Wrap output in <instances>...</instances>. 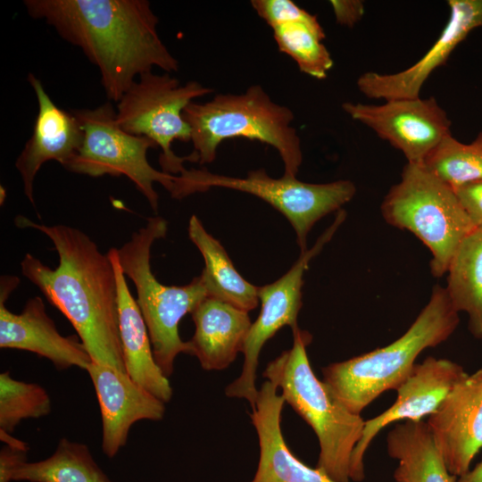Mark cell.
I'll list each match as a JSON object with an SVG mask.
<instances>
[{
    "label": "cell",
    "instance_id": "f1b7e54d",
    "mask_svg": "<svg viewBox=\"0 0 482 482\" xmlns=\"http://www.w3.org/2000/svg\"><path fill=\"white\" fill-rule=\"evenodd\" d=\"M251 4L270 28L301 18L308 12L292 0H253Z\"/></svg>",
    "mask_w": 482,
    "mask_h": 482
},
{
    "label": "cell",
    "instance_id": "5b68a950",
    "mask_svg": "<svg viewBox=\"0 0 482 482\" xmlns=\"http://www.w3.org/2000/svg\"><path fill=\"white\" fill-rule=\"evenodd\" d=\"M191 130L193 153L201 165L212 162L227 139L245 137L274 147L286 177L296 178L303 162L301 140L292 126V111L271 100L259 85L243 94H220L205 103L191 102L183 111Z\"/></svg>",
    "mask_w": 482,
    "mask_h": 482
},
{
    "label": "cell",
    "instance_id": "52a82bcc",
    "mask_svg": "<svg viewBox=\"0 0 482 482\" xmlns=\"http://www.w3.org/2000/svg\"><path fill=\"white\" fill-rule=\"evenodd\" d=\"M380 209L387 224L411 232L428 248L436 278L446 274L458 246L475 229L454 190L421 163H406Z\"/></svg>",
    "mask_w": 482,
    "mask_h": 482
},
{
    "label": "cell",
    "instance_id": "cb8c5ba5",
    "mask_svg": "<svg viewBox=\"0 0 482 482\" xmlns=\"http://www.w3.org/2000/svg\"><path fill=\"white\" fill-rule=\"evenodd\" d=\"M445 287L458 312L468 315V329L482 341V227L461 241L447 270Z\"/></svg>",
    "mask_w": 482,
    "mask_h": 482
},
{
    "label": "cell",
    "instance_id": "4dcf8cb0",
    "mask_svg": "<svg viewBox=\"0 0 482 482\" xmlns=\"http://www.w3.org/2000/svg\"><path fill=\"white\" fill-rule=\"evenodd\" d=\"M336 21L341 26L353 27L364 14V4L360 0H331Z\"/></svg>",
    "mask_w": 482,
    "mask_h": 482
},
{
    "label": "cell",
    "instance_id": "2e32d148",
    "mask_svg": "<svg viewBox=\"0 0 482 482\" xmlns=\"http://www.w3.org/2000/svg\"><path fill=\"white\" fill-rule=\"evenodd\" d=\"M16 285L8 279L0 288V347L24 350L48 359L59 370L78 367L87 370L92 360L74 336H62L39 296L29 298L21 313H13L5 301Z\"/></svg>",
    "mask_w": 482,
    "mask_h": 482
},
{
    "label": "cell",
    "instance_id": "f546056e",
    "mask_svg": "<svg viewBox=\"0 0 482 482\" xmlns=\"http://www.w3.org/2000/svg\"><path fill=\"white\" fill-rule=\"evenodd\" d=\"M453 190L474 227H482V179L462 184Z\"/></svg>",
    "mask_w": 482,
    "mask_h": 482
},
{
    "label": "cell",
    "instance_id": "ac0fdd59",
    "mask_svg": "<svg viewBox=\"0 0 482 482\" xmlns=\"http://www.w3.org/2000/svg\"><path fill=\"white\" fill-rule=\"evenodd\" d=\"M28 81L35 91L38 111L31 137L15 162L23 191L35 206L33 185L44 163L56 161L64 167L80 149L84 132L72 112L58 107L46 92L41 80L33 73Z\"/></svg>",
    "mask_w": 482,
    "mask_h": 482
},
{
    "label": "cell",
    "instance_id": "277c9868",
    "mask_svg": "<svg viewBox=\"0 0 482 482\" xmlns=\"http://www.w3.org/2000/svg\"><path fill=\"white\" fill-rule=\"evenodd\" d=\"M292 332V347L270 362L263 376L315 433L320 446L315 467L335 482H350V461L365 420L315 375L307 354L312 336L299 327Z\"/></svg>",
    "mask_w": 482,
    "mask_h": 482
},
{
    "label": "cell",
    "instance_id": "d6a6232c",
    "mask_svg": "<svg viewBox=\"0 0 482 482\" xmlns=\"http://www.w3.org/2000/svg\"><path fill=\"white\" fill-rule=\"evenodd\" d=\"M455 482H482V460L473 469L458 477Z\"/></svg>",
    "mask_w": 482,
    "mask_h": 482
},
{
    "label": "cell",
    "instance_id": "6da1fadb",
    "mask_svg": "<svg viewBox=\"0 0 482 482\" xmlns=\"http://www.w3.org/2000/svg\"><path fill=\"white\" fill-rule=\"evenodd\" d=\"M33 19L43 20L95 64L109 100L118 102L137 80L153 71H178L179 62L157 32L158 17L147 0H25Z\"/></svg>",
    "mask_w": 482,
    "mask_h": 482
},
{
    "label": "cell",
    "instance_id": "7a4b0ae2",
    "mask_svg": "<svg viewBox=\"0 0 482 482\" xmlns=\"http://www.w3.org/2000/svg\"><path fill=\"white\" fill-rule=\"evenodd\" d=\"M14 222L47 236L59 256L58 266L52 269L25 254L21 262L23 276L70 320L93 362L126 372L117 282L108 253H103L87 234L71 226L45 225L21 215Z\"/></svg>",
    "mask_w": 482,
    "mask_h": 482
},
{
    "label": "cell",
    "instance_id": "d4e9b609",
    "mask_svg": "<svg viewBox=\"0 0 482 482\" xmlns=\"http://www.w3.org/2000/svg\"><path fill=\"white\" fill-rule=\"evenodd\" d=\"M13 481L27 482H113L95 461L88 447L62 438L48 458L22 463Z\"/></svg>",
    "mask_w": 482,
    "mask_h": 482
},
{
    "label": "cell",
    "instance_id": "ba28073f",
    "mask_svg": "<svg viewBox=\"0 0 482 482\" xmlns=\"http://www.w3.org/2000/svg\"><path fill=\"white\" fill-rule=\"evenodd\" d=\"M84 132L83 143L75 156L63 167L69 171L94 178L125 176L136 186L156 212L158 193L154 184H161L175 197L179 175L154 169L147 152L157 145L146 137L129 134L116 122V111L110 102L95 109L71 111Z\"/></svg>",
    "mask_w": 482,
    "mask_h": 482
},
{
    "label": "cell",
    "instance_id": "7c38bea8",
    "mask_svg": "<svg viewBox=\"0 0 482 482\" xmlns=\"http://www.w3.org/2000/svg\"><path fill=\"white\" fill-rule=\"evenodd\" d=\"M342 108L400 150L408 163H422L451 135V120L435 97L385 100L382 104L346 102Z\"/></svg>",
    "mask_w": 482,
    "mask_h": 482
},
{
    "label": "cell",
    "instance_id": "4316f807",
    "mask_svg": "<svg viewBox=\"0 0 482 482\" xmlns=\"http://www.w3.org/2000/svg\"><path fill=\"white\" fill-rule=\"evenodd\" d=\"M421 164L453 189L482 179V131L470 144L445 137Z\"/></svg>",
    "mask_w": 482,
    "mask_h": 482
},
{
    "label": "cell",
    "instance_id": "9a60e30c",
    "mask_svg": "<svg viewBox=\"0 0 482 482\" xmlns=\"http://www.w3.org/2000/svg\"><path fill=\"white\" fill-rule=\"evenodd\" d=\"M426 423L449 472L466 473L482 449V368L459 381Z\"/></svg>",
    "mask_w": 482,
    "mask_h": 482
},
{
    "label": "cell",
    "instance_id": "5bb4252c",
    "mask_svg": "<svg viewBox=\"0 0 482 482\" xmlns=\"http://www.w3.org/2000/svg\"><path fill=\"white\" fill-rule=\"evenodd\" d=\"M448 21L429 50L413 65L396 73L368 71L356 81L361 93L371 99H410L420 97L421 88L456 46L473 29L482 28V0H449Z\"/></svg>",
    "mask_w": 482,
    "mask_h": 482
},
{
    "label": "cell",
    "instance_id": "3957f363",
    "mask_svg": "<svg viewBox=\"0 0 482 482\" xmlns=\"http://www.w3.org/2000/svg\"><path fill=\"white\" fill-rule=\"evenodd\" d=\"M460 322L445 287L436 285L428 303L409 328L389 345L330 363L323 381L353 413L361 412L383 393L396 390L426 349L446 341Z\"/></svg>",
    "mask_w": 482,
    "mask_h": 482
},
{
    "label": "cell",
    "instance_id": "83f0119b",
    "mask_svg": "<svg viewBox=\"0 0 482 482\" xmlns=\"http://www.w3.org/2000/svg\"><path fill=\"white\" fill-rule=\"evenodd\" d=\"M50 411L51 399L43 386L14 379L9 371L0 374V431L12 434L22 420Z\"/></svg>",
    "mask_w": 482,
    "mask_h": 482
},
{
    "label": "cell",
    "instance_id": "ffe728a7",
    "mask_svg": "<svg viewBox=\"0 0 482 482\" xmlns=\"http://www.w3.org/2000/svg\"><path fill=\"white\" fill-rule=\"evenodd\" d=\"M191 314L195 333L187 341L189 354L205 370L228 368L243 351L252 325L248 312L207 297Z\"/></svg>",
    "mask_w": 482,
    "mask_h": 482
},
{
    "label": "cell",
    "instance_id": "603a6c76",
    "mask_svg": "<svg viewBox=\"0 0 482 482\" xmlns=\"http://www.w3.org/2000/svg\"><path fill=\"white\" fill-rule=\"evenodd\" d=\"M188 237L201 253L204 268L201 277L209 297L250 312L259 303L258 287L245 280L236 270L222 245L210 235L201 220L192 215Z\"/></svg>",
    "mask_w": 482,
    "mask_h": 482
},
{
    "label": "cell",
    "instance_id": "9c48e42d",
    "mask_svg": "<svg viewBox=\"0 0 482 482\" xmlns=\"http://www.w3.org/2000/svg\"><path fill=\"white\" fill-rule=\"evenodd\" d=\"M212 92L197 81L180 85L169 73H144L117 102L116 122L125 132L146 137L161 147L159 163L162 170L180 175L187 169L185 162H197L192 153L177 156L172 142H190L191 130L183 118L184 109L195 98Z\"/></svg>",
    "mask_w": 482,
    "mask_h": 482
},
{
    "label": "cell",
    "instance_id": "30bf717a",
    "mask_svg": "<svg viewBox=\"0 0 482 482\" xmlns=\"http://www.w3.org/2000/svg\"><path fill=\"white\" fill-rule=\"evenodd\" d=\"M185 195L223 187L253 195L282 213L295 229L300 253L306 251L307 236L324 216L341 210L355 193L353 182L346 179L328 183H307L296 178H271L261 168L245 178L229 177L204 170H186L181 173Z\"/></svg>",
    "mask_w": 482,
    "mask_h": 482
},
{
    "label": "cell",
    "instance_id": "e0dca14e",
    "mask_svg": "<svg viewBox=\"0 0 482 482\" xmlns=\"http://www.w3.org/2000/svg\"><path fill=\"white\" fill-rule=\"evenodd\" d=\"M87 371L101 411L102 450L108 458H113L126 445L134 423L163 419L165 403L135 382L125 371L93 362Z\"/></svg>",
    "mask_w": 482,
    "mask_h": 482
},
{
    "label": "cell",
    "instance_id": "d6986e66",
    "mask_svg": "<svg viewBox=\"0 0 482 482\" xmlns=\"http://www.w3.org/2000/svg\"><path fill=\"white\" fill-rule=\"evenodd\" d=\"M278 387L265 380L259 388L250 418L259 441V461L249 482H335L318 468H312L287 446L281 429L285 400Z\"/></svg>",
    "mask_w": 482,
    "mask_h": 482
},
{
    "label": "cell",
    "instance_id": "484cf974",
    "mask_svg": "<svg viewBox=\"0 0 482 482\" xmlns=\"http://www.w3.org/2000/svg\"><path fill=\"white\" fill-rule=\"evenodd\" d=\"M271 29L279 51L290 56L302 72L318 79L327 77L334 62L322 42L326 35L316 16L307 12Z\"/></svg>",
    "mask_w": 482,
    "mask_h": 482
},
{
    "label": "cell",
    "instance_id": "8fae6325",
    "mask_svg": "<svg viewBox=\"0 0 482 482\" xmlns=\"http://www.w3.org/2000/svg\"><path fill=\"white\" fill-rule=\"evenodd\" d=\"M346 217L345 210H339L333 223L321 234L311 249L300 253L294 265L278 280L258 287L261 311L252 323L244 347V364L239 377L225 389L229 397L246 400L251 407L255 405L259 389L256 387V372L260 353L265 343L280 328L289 326L298 328L297 318L302 307L303 274L310 262L320 253L335 235Z\"/></svg>",
    "mask_w": 482,
    "mask_h": 482
},
{
    "label": "cell",
    "instance_id": "1f68e13d",
    "mask_svg": "<svg viewBox=\"0 0 482 482\" xmlns=\"http://www.w3.org/2000/svg\"><path fill=\"white\" fill-rule=\"evenodd\" d=\"M26 449L4 445L0 451V482H12L16 470L27 461Z\"/></svg>",
    "mask_w": 482,
    "mask_h": 482
},
{
    "label": "cell",
    "instance_id": "4fadbf2b",
    "mask_svg": "<svg viewBox=\"0 0 482 482\" xmlns=\"http://www.w3.org/2000/svg\"><path fill=\"white\" fill-rule=\"evenodd\" d=\"M468 373L459 363L429 356L416 363L404 382L395 390V403L385 411L365 420L361 440L350 461V479L365 478L364 457L374 438L390 424L420 421L436 411L441 403Z\"/></svg>",
    "mask_w": 482,
    "mask_h": 482
},
{
    "label": "cell",
    "instance_id": "8992f818",
    "mask_svg": "<svg viewBox=\"0 0 482 482\" xmlns=\"http://www.w3.org/2000/svg\"><path fill=\"white\" fill-rule=\"evenodd\" d=\"M167 230L168 224L163 218L150 217L145 226L132 233L130 239L117 249V253L124 275L136 287V302L149 333L154 360L169 378L176 357L181 353L189 354L188 342L179 337V323L209 295L201 276L179 287L163 285L154 275L151 248L156 240L165 237Z\"/></svg>",
    "mask_w": 482,
    "mask_h": 482
},
{
    "label": "cell",
    "instance_id": "44dd1931",
    "mask_svg": "<svg viewBox=\"0 0 482 482\" xmlns=\"http://www.w3.org/2000/svg\"><path fill=\"white\" fill-rule=\"evenodd\" d=\"M108 254L117 282L119 328L125 370L135 382L168 403L172 396V388L154 360L145 322L127 285L117 248H111Z\"/></svg>",
    "mask_w": 482,
    "mask_h": 482
},
{
    "label": "cell",
    "instance_id": "7402d4cb",
    "mask_svg": "<svg viewBox=\"0 0 482 482\" xmlns=\"http://www.w3.org/2000/svg\"><path fill=\"white\" fill-rule=\"evenodd\" d=\"M386 451L397 461L395 482H455L426 421H403L387 434Z\"/></svg>",
    "mask_w": 482,
    "mask_h": 482
}]
</instances>
